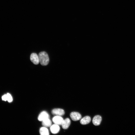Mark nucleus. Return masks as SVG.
Returning <instances> with one entry per match:
<instances>
[{
	"label": "nucleus",
	"instance_id": "nucleus-1",
	"mask_svg": "<svg viewBox=\"0 0 135 135\" xmlns=\"http://www.w3.org/2000/svg\"><path fill=\"white\" fill-rule=\"evenodd\" d=\"M39 62L42 66H46L49 63V58L48 54L45 52L40 53L38 55Z\"/></svg>",
	"mask_w": 135,
	"mask_h": 135
},
{
	"label": "nucleus",
	"instance_id": "nucleus-2",
	"mask_svg": "<svg viewBox=\"0 0 135 135\" xmlns=\"http://www.w3.org/2000/svg\"><path fill=\"white\" fill-rule=\"evenodd\" d=\"M70 116L72 120L74 121H78L81 119L82 116L79 113L73 112L71 113Z\"/></svg>",
	"mask_w": 135,
	"mask_h": 135
},
{
	"label": "nucleus",
	"instance_id": "nucleus-3",
	"mask_svg": "<svg viewBox=\"0 0 135 135\" xmlns=\"http://www.w3.org/2000/svg\"><path fill=\"white\" fill-rule=\"evenodd\" d=\"M30 59L31 62L35 65H38L39 63L38 56L36 53H32L31 54Z\"/></svg>",
	"mask_w": 135,
	"mask_h": 135
},
{
	"label": "nucleus",
	"instance_id": "nucleus-4",
	"mask_svg": "<svg viewBox=\"0 0 135 135\" xmlns=\"http://www.w3.org/2000/svg\"><path fill=\"white\" fill-rule=\"evenodd\" d=\"M49 115L48 113L45 111L41 112L39 115L38 119L40 121H42L43 120L49 118Z\"/></svg>",
	"mask_w": 135,
	"mask_h": 135
},
{
	"label": "nucleus",
	"instance_id": "nucleus-5",
	"mask_svg": "<svg viewBox=\"0 0 135 135\" xmlns=\"http://www.w3.org/2000/svg\"><path fill=\"white\" fill-rule=\"evenodd\" d=\"M63 120V118L59 116H55L52 119V121L55 124L58 125H61Z\"/></svg>",
	"mask_w": 135,
	"mask_h": 135
},
{
	"label": "nucleus",
	"instance_id": "nucleus-6",
	"mask_svg": "<svg viewBox=\"0 0 135 135\" xmlns=\"http://www.w3.org/2000/svg\"><path fill=\"white\" fill-rule=\"evenodd\" d=\"M52 113L54 115L61 116L63 115L65 113L63 110L59 108L55 109L53 110Z\"/></svg>",
	"mask_w": 135,
	"mask_h": 135
},
{
	"label": "nucleus",
	"instance_id": "nucleus-7",
	"mask_svg": "<svg viewBox=\"0 0 135 135\" xmlns=\"http://www.w3.org/2000/svg\"><path fill=\"white\" fill-rule=\"evenodd\" d=\"M102 120V117L100 116L99 115L96 116L93 118V123L95 126H98L100 124Z\"/></svg>",
	"mask_w": 135,
	"mask_h": 135
},
{
	"label": "nucleus",
	"instance_id": "nucleus-8",
	"mask_svg": "<svg viewBox=\"0 0 135 135\" xmlns=\"http://www.w3.org/2000/svg\"><path fill=\"white\" fill-rule=\"evenodd\" d=\"M71 124V121L68 118H67L64 120L61 125L62 127L64 129H67L68 128Z\"/></svg>",
	"mask_w": 135,
	"mask_h": 135
},
{
	"label": "nucleus",
	"instance_id": "nucleus-9",
	"mask_svg": "<svg viewBox=\"0 0 135 135\" xmlns=\"http://www.w3.org/2000/svg\"><path fill=\"white\" fill-rule=\"evenodd\" d=\"M50 129L52 133L56 134L59 132L60 128L59 125L55 124L51 126Z\"/></svg>",
	"mask_w": 135,
	"mask_h": 135
},
{
	"label": "nucleus",
	"instance_id": "nucleus-10",
	"mask_svg": "<svg viewBox=\"0 0 135 135\" xmlns=\"http://www.w3.org/2000/svg\"><path fill=\"white\" fill-rule=\"evenodd\" d=\"M91 120L90 117L89 116H86L82 118L80 122L82 125H86L89 123Z\"/></svg>",
	"mask_w": 135,
	"mask_h": 135
},
{
	"label": "nucleus",
	"instance_id": "nucleus-11",
	"mask_svg": "<svg viewBox=\"0 0 135 135\" xmlns=\"http://www.w3.org/2000/svg\"><path fill=\"white\" fill-rule=\"evenodd\" d=\"M42 125L44 127H49L51 126L52 122L49 118L42 121Z\"/></svg>",
	"mask_w": 135,
	"mask_h": 135
},
{
	"label": "nucleus",
	"instance_id": "nucleus-12",
	"mask_svg": "<svg viewBox=\"0 0 135 135\" xmlns=\"http://www.w3.org/2000/svg\"><path fill=\"white\" fill-rule=\"evenodd\" d=\"M40 133L41 135H48L49 134L48 130L47 127H44L40 129Z\"/></svg>",
	"mask_w": 135,
	"mask_h": 135
},
{
	"label": "nucleus",
	"instance_id": "nucleus-13",
	"mask_svg": "<svg viewBox=\"0 0 135 135\" xmlns=\"http://www.w3.org/2000/svg\"><path fill=\"white\" fill-rule=\"evenodd\" d=\"M7 100L8 102H10L13 101V98L11 95L9 93H7Z\"/></svg>",
	"mask_w": 135,
	"mask_h": 135
},
{
	"label": "nucleus",
	"instance_id": "nucleus-14",
	"mask_svg": "<svg viewBox=\"0 0 135 135\" xmlns=\"http://www.w3.org/2000/svg\"><path fill=\"white\" fill-rule=\"evenodd\" d=\"M2 99L5 101L7 100V95H5L3 96L2 97Z\"/></svg>",
	"mask_w": 135,
	"mask_h": 135
}]
</instances>
